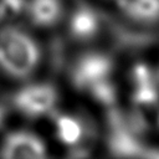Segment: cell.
Returning a JSON list of instances; mask_svg holds the SVG:
<instances>
[{"mask_svg":"<svg viewBox=\"0 0 159 159\" xmlns=\"http://www.w3.org/2000/svg\"><path fill=\"white\" fill-rule=\"evenodd\" d=\"M29 14L34 24L39 26H50L60 19V0H31Z\"/></svg>","mask_w":159,"mask_h":159,"instance_id":"cell-7","label":"cell"},{"mask_svg":"<svg viewBox=\"0 0 159 159\" xmlns=\"http://www.w3.org/2000/svg\"><path fill=\"white\" fill-rule=\"evenodd\" d=\"M99 27V20L97 14L89 7H80L75 11L70 21V31L77 40L92 39Z\"/></svg>","mask_w":159,"mask_h":159,"instance_id":"cell-6","label":"cell"},{"mask_svg":"<svg viewBox=\"0 0 159 159\" xmlns=\"http://www.w3.org/2000/svg\"><path fill=\"white\" fill-rule=\"evenodd\" d=\"M25 7V0H0V19H14Z\"/></svg>","mask_w":159,"mask_h":159,"instance_id":"cell-10","label":"cell"},{"mask_svg":"<svg viewBox=\"0 0 159 159\" xmlns=\"http://www.w3.org/2000/svg\"><path fill=\"white\" fill-rule=\"evenodd\" d=\"M46 154L41 139L27 132H16L6 137L1 148V157L9 159L43 158Z\"/></svg>","mask_w":159,"mask_h":159,"instance_id":"cell-5","label":"cell"},{"mask_svg":"<svg viewBox=\"0 0 159 159\" xmlns=\"http://www.w3.org/2000/svg\"><path fill=\"white\" fill-rule=\"evenodd\" d=\"M112 60L103 53H86L72 70V82L82 91H89L96 84L111 80Z\"/></svg>","mask_w":159,"mask_h":159,"instance_id":"cell-3","label":"cell"},{"mask_svg":"<svg viewBox=\"0 0 159 159\" xmlns=\"http://www.w3.org/2000/svg\"><path fill=\"white\" fill-rule=\"evenodd\" d=\"M40 51L32 39L15 27L0 31V67L12 77H26L36 67Z\"/></svg>","mask_w":159,"mask_h":159,"instance_id":"cell-1","label":"cell"},{"mask_svg":"<svg viewBox=\"0 0 159 159\" xmlns=\"http://www.w3.org/2000/svg\"><path fill=\"white\" fill-rule=\"evenodd\" d=\"M57 94L48 84H31L22 88L14 98L15 106L30 117H37L48 112L56 103Z\"/></svg>","mask_w":159,"mask_h":159,"instance_id":"cell-4","label":"cell"},{"mask_svg":"<svg viewBox=\"0 0 159 159\" xmlns=\"http://www.w3.org/2000/svg\"><path fill=\"white\" fill-rule=\"evenodd\" d=\"M4 118H5V109L0 106V127H1V124L4 122Z\"/></svg>","mask_w":159,"mask_h":159,"instance_id":"cell-11","label":"cell"},{"mask_svg":"<svg viewBox=\"0 0 159 159\" xmlns=\"http://www.w3.org/2000/svg\"><path fill=\"white\" fill-rule=\"evenodd\" d=\"M111 133H109V149L117 157H159V152L144 147L137 138L135 132L128 128L119 113L114 109L109 113Z\"/></svg>","mask_w":159,"mask_h":159,"instance_id":"cell-2","label":"cell"},{"mask_svg":"<svg viewBox=\"0 0 159 159\" xmlns=\"http://www.w3.org/2000/svg\"><path fill=\"white\" fill-rule=\"evenodd\" d=\"M56 128H57L58 139L67 145H73L78 143V140L82 137V125L73 117L70 116L57 117Z\"/></svg>","mask_w":159,"mask_h":159,"instance_id":"cell-9","label":"cell"},{"mask_svg":"<svg viewBox=\"0 0 159 159\" xmlns=\"http://www.w3.org/2000/svg\"><path fill=\"white\" fill-rule=\"evenodd\" d=\"M123 7L129 16L139 21H154L159 19V0H127Z\"/></svg>","mask_w":159,"mask_h":159,"instance_id":"cell-8","label":"cell"}]
</instances>
